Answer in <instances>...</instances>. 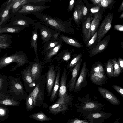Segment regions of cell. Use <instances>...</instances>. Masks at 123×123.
I'll return each instance as SVG.
<instances>
[{
  "label": "cell",
  "instance_id": "obj_1",
  "mask_svg": "<svg viewBox=\"0 0 123 123\" xmlns=\"http://www.w3.org/2000/svg\"><path fill=\"white\" fill-rule=\"evenodd\" d=\"M43 24L57 31L64 33H70L72 31L71 25L68 23L60 20L56 18L44 14L42 12H37L32 13Z\"/></svg>",
  "mask_w": 123,
  "mask_h": 123
},
{
  "label": "cell",
  "instance_id": "obj_2",
  "mask_svg": "<svg viewBox=\"0 0 123 123\" xmlns=\"http://www.w3.org/2000/svg\"><path fill=\"white\" fill-rule=\"evenodd\" d=\"M28 60L25 55L18 52L9 56L2 58L0 60V68L1 69L11 63L16 62L17 67L21 66L27 63Z\"/></svg>",
  "mask_w": 123,
  "mask_h": 123
},
{
  "label": "cell",
  "instance_id": "obj_3",
  "mask_svg": "<svg viewBox=\"0 0 123 123\" xmlns=\"http://www.w3.org/2000/svg\"><path fill=\"white\" fill-rule=\"evenodd\" d=\"M113 13L109 11L100 25L97 33V42H99L112 27Z\"/></svg>",
  "mask_w": 123,
  "mask_h": 123
},
{
  "label": "cell",
  "instance_id": "obj_4",
  "mask_svg": "<svg viewBox=\"0 0 123 123\" xmlns=\"http://www.w3.org/2000/svg\"><path fill=\"white\" fill-rule=\"evenodd\" d=\"M70 94H67L62 98H59L54 104L49 107L50 112L54 114H56L65 110L67 108V104L72 99Z\"/></svg>",
  "mask_w": 123,
  "mask_h": 123
},
{
  "label": "cell",
  "instance_id": "obj_5",
  "mask_svg": "<svg viewBox=\"0 0 123 123\" xmlns=\"http://www.w3.org/2000/svg\"><path fill=\"white\" fill-rule=\"evenodd\" d=\"M34 28L38 29L40 32L42 42L41 44H45L52 39L55 33L54 31L40 22H36L32 25Z\"/></svg>",
  "mask_w": 123,
  "mask_h": 123
},
{
  "label": "cell",
  "instance_id": "obj_6",
  "mask_svg": "<svg viewBox=\"0 0 123 123\" xmlns=\"http://www.w3.org/2000/svg\"><path fill=\"white\" fill-rule=\"evenodd\" d=\"M36 20L25 16L18 14L12 16L8 25L12 26H22L25 27L33 25Z\"/></svg>",
  "mask_w": 123,
  "mask_h": 123
},
{
  "label": "cell",
  "instance_id": "obj_7",
  "mask_svg": "<svg viewBox=\"0 0 123 123\" xmlns=\"http://www.w3.org/2000/svg\"><path fill=\"white\" fill-rule=\"evenodd\" d=\"M88 71L86 62H85L83 63L80 75L76 81L73 91L74 93L79 92L86 85L87 81L86 78Z\"/></svg>",
  "mask_w": 123,
  "mask_h": 123
},
{
  "label": "cell",
  "instance_id": "obj_8",
  "mask_svg": "<svg viewBox=\"0 0 123 123\" xmlns=\"http://www.w3.org/2000/svg\"><path fill=\"white\" fill-rule=\"evenodd\" d=\"M49 7V6H36L28 4L23 5L17 13L18 14L25 15L34 12H42Z\"/></svg>",
  "mask_w": 123,
  "mask_h": 123
},
{
  "label": "cell",
  "instance_id": "obj_9",
  "mask_svg": "<svg viewBox=\"0 0 123 123\" xmlns=\"http://www.w3.org/2000/svg\"><path fill=\"white\" fill-rule=\"evenodd\" d=\"M56 74L54 65L50 66L46 75V87L48 95L51 93L54 86Z\"/></svg>",
  "mask_w": 123,
  "mask_h": 123
},
{
  "label": "cell",
  "instance_id": "obj_10",
  "mask_svg": "<svg viewBox=\"0 0 123 123\" xmlns=\"http://www.w3.org/2000/svg\"><path fill=\"white\" fill-rule=\"evenodd\" d=\"M111 37V35H108L98 43L90 52L89 56H94L104 50L108 46Z\"/></svg>",
  "mask_w": 123,
  "mask_h": 123
},
{
  "label": "cell",
  "instance_id": "obj_11",
  "mask_svg": "<svg viewBox=\"0 0 123 123\" xmlns=\"http://www.w3.org/2000/svg\"><path fill=\"white\" fill-rule=\"evenodd\" d=\"M98 88L102 97L111 104L115 106L120 105V100L110 91L102 87H98Z\"/></svg>",
  "mask_w": 123,
  "mask_h": 123
},
{
  "label": "cell",
  "instance_id": "obj_12",
  "mask_svg": "<svg viewBox=\"0 0 123 123\" xmlns=\"http://www.w3.org/2000/svg\"><path fill=\"white\" fill-rule=\"evenodd\" d=\"M89 76L91 82L96 85L102 86L107 82L105 73L90 71Z\"/></svg>",
  "mask_w": 123,
  "mask_h": 123
},
{
  "label": "cell",
  "instance_id": "obj_13",
  "mask_svg": "<svg viewBox=\"0 0 123 123\" xmlns=\"http://www.w3.org/2000/svg\"><path fill=\"white\" fill-rule=\"evenodd\" d=\"M111 115L110 113L100 112L88 114L86 117L90 122L95 123V121H98V123H101L108 119Z\"/></svg>",
  "mask_w": 123,
  "mask_h": 123
},
{
  "label": "cell",
  "instance_id": "obj_14",
  "mask_svg": "<svg viewBox=\"0 0 123 123\" xmlns=\"http://www.w3.org/2000/svg\"><path fill=\"white\" fill-rule=\"evenodd\" d=\"M82 61L81 58L71 71L72 72L71 77L67 86V87L70 92L73 91L74 90Z\"/></svg>",
  "mask_w": 123,
  "mask_h": 123
},
{
  "label": "cell",
  "instance_id": "obj_15",
  "mask_svg": "<svg viewBox=\"0 0 123 123\" xmlns=\"http://www.w3.org/2000/svg\"><path fill=\"white\" fill-rule=\"evenodd\" d=\"M103 10H102L94 14L93 18L91 25L90 37V38L93 36L98 27L101 21L103 13Z\"/></svg>",
  "mask_w": 123,
  "mask_h": 123
},
{
  "label": "cell",
  "instance_id": "obj_16",
  "mask_svg": "<svg viewBox=\"0 0 123 123\" xmlns=\"http://www.w3.org/2000/svg\"><path fill=\"white\" fill-rule=\"evenodd\" d=\"M68 74L66 68H64L60 83L59 98L63 97L67 94L66 93V81Z\"/></svg>",
  "mask_w": 123,
  "mask_h": 123
},
{
  "label": "cell",
  "instance_id": "obj_17",
  "mask_svg": "<svg viewBox=\"0 0 123 123\" xmlns=\"http://www.w3.org/2000/svg\"><path fill=\"white\" fill-rule=\"evenodd\" d=\"M91 17L90 15L83 23L82 27V32L84 41L88 43L90 39V31L91 25Z\"/></svg>",
  "mask_w": 123,
  "mask_h": 123
},
{
  "label": "cell",
  "instance_id": "obj_18",
  "mask_svg": "<svg viewBox=\"0 0 123 123\" xmlns=\"http://www.w3.org/2000/svg\"><path fill=\"white\" fill-rule=\"evenodd\" d=\"M104 106V105L98 102L87 101L84 103L82 109L86 111L97 110L99 111Z\"/></svg>",
  "mask_w": 123,
  "mask_h": 123
},
{
  "label": "cell",
  "instance_id": "obj_19",
  "mask_svg": "<svg viewBox=\"0 0 123 123\" xmlns=\"http://www.w3.org/2000/svg\"><path fill=\"white\" fill-rule=\"evenodd\" d=\"M56 70L57 72L56 79L50 96V99L51 101H54L56 98L58 94V89L59 88L60 68L58 67Z\"/></svg>",
  "mask_w": 123,
  "mask_h": 123
},
{
  "label": "cell",
  "instance_id": "obj_20",
  "mask_svg": "<svg viewBox=\"0 0 123 123\" xmlns=\"http://www.w3.org/2000/svg\"><path fill=\"white\" fill-rule=\"evenodd\" d=\"M13 3V0H11V2L7 5L0 13V26L6 22L9 17V14L10 10Z\"/></svg>",
  "mask_w": 123,
  "mask_h": 123
},
{
  "label": "cell",
  "instance_id": "obj_21",
  "mask_svg": "<svg viewBox=\"0 0 123 123\" xmlns=\"http://www.w3.org/2000/svg\"><path fill=\"white\" fill-rule=\"evenodd\" d=\"M25 27L22 26H9L2 27L0 26V34L4 33H18L23 29Z\"/></svg>",
  "mask_w": 123,
  "mask_h": 123
},
{
  "label": "cell",
  "instance_id": "obj_22",
  "mask_svg": "<svg viewBox=\"0 0 123 123\" xmlns=\"http://www.w3.org/2000/svg\"><path fill=\"white\" fill-rule=\"evenodd\" d=\"M41 66L38 63L36 62L31 68V71L34 82L38 80L40 76Z\"/></svg>",
  "mask_w": 123,
  "mask_h": 123
},
{
  "label": "cell",
  "instance_id": "obj_23",
  "mask_svg": "<svg viewBox=\"0 0 123 123\" xmlns=\"http://www.w3.org/2000/svg\"><path fill=\"white\" fill-rule=\"evenodd\" d=\"M27 0H13L11 9L13 13H16L23 5L28 4Z\"/></svg>",
  "mask_w": 123,
  "mask_h": 123
},
{
  "label": "cell",
  "instance_id": "obj_24",
  "mask_svg": "<svg viewBox=\"0 0 123 123\" xmlns=\"http://www.w3.org/2000/svg\"><path fill=\"white\" fill-rule=\"evenodd\" d=\"M83 6L79 4L75 8L73 12V17L75 22L79 24L83 15Z\"/></svg>",
  "mask_w": 123,
  "mask_h": 123
},
{
  "label": "cell",
  "instance_id": "obj_25",
  "mask_svg": "<svg viewBox=\"0 0 123 123\" xmlns=\"http://www.w3.org/2000/svg\"><path fill=\"white\" fill-rule=\"evenodd\" d=\"M39 86V84H37L32 92L34 106L35 105L37 100H42L43 99V94Z\"/></svg>",
  "mask_w": 123,
  "mask_h": 123
},
{
  "label": "cell",
  "instance_id": "obj_26",
  "mask_svg": "<svg viewBox=\"0 0 123 123\" xmlns=\"http://www.w3.org/2000/svg\"><path fill=\"white\" fill-rule=\"evenodd\" d=\"M32 31L31 45L32 48H33L36 55V58H37V39L38 34L37 32V29L34 28Z\"/></svg>",
  "mask_w": 123,
  "mask_h": 123
},
{
  "label": "cell",
  "instance_id": "obj_27",
  "mask_svg": "<svg viewBox=\"0 0 123 123\" xmlns=\"http://www.w3.org/2000/svg\"><path fill=\"white\" fill-rule=\"evenodd\" d=\"M71 56V53L70 52L65 50L58 54L55 59L57 61L67 62L70 59Z\"/></svg>",
  "mask_w": 123,
  "mask_h": 123
},
{
  "label": "cell",
  "instance_id": "obj_28",
  "mask_svg": "<svg viewBox=\"0 0 123 123\" xmlns=\"http://www.w3.org/2000/svg\"><path fill=\"white\" fill-rule=\"evenodd\" d=\"M60 37L67 44L77 48L83 47V45L81 44L73 39L63 35H61Z\"/></svg>",
  "mask_w": 123,
  "mask_h": 123
},
{
  "label": "cell",
  "instance_id": "obj_29",
  "mask_svg": "<svg viewBox=\"0 0 123 123\" xmlns=\"http://www.w3.org/2000/svg\"><path fill=\"white\" fill-rule=\"evenodd\" d=\"M115 3L114 0H101L98 6L101 7L103 11H105V10L107 9L111 10Z\"/></svg>",
  "mask_w": 123,
  "mask_h": 123
},
{
  "label": "cell",
  "instance_id": "obj_30",
  "mask_svg": "<svg viewBox=\"0 0 123 123\" xmlns=\"http://www.w3.org/2000/svg\"><path fill=\"white\" fill-rule=\"evenodd\" d=\"M30 117L34 119L40 121H49L52 119L51 118L48 117L42 112L34 113L30 115Z\"/></svg>",
  "mask_w": 123,
  "mask_h": 123
},
{
  "label": "cell",
  "instance_id": "obj_31",
  "mask_svg": "<svg viewBox=\"0 0 123 123\" xmlns=\"http://www.w3.org/2000/svg\"><path fill=\"white\" fill-rule=\"evenodd\" d=\"M61 46V44H58L47 52L45 54L46 60L48 61H50L54 55L57 53Z\"/></svg>",
  "mask_w": 123,
  "mask_h": 123
},
{
  "label": "cell",
  "instance_id": "obj_32",
  "mask_svg": "<svg viewBox=\"0 0 123 123\" xmlns=\"http://www.w3.org/2000/svg\"><path fill=\"white\" fill-rule=\"evenodd\" d=\"M111 59L113 62V77H117L121 73L122 70L120 67L119 62L117 58H115Z\"/></svg>",
  "mask_w": 123,
  "mask_h": 123
},
{
  "label": "cell",
  "instance_id": "obj_33",
  "mask_svg": "<svg viewBox=\"0 0 123 123\" xmlns=\"http://www.w3.org/2000/svg\"><path fill=\"white\" fill-rule=\"evenodd\" d=\"M82 55L79 53L76 55L73 56L72 60L68 65L67 68L71 71L73 68L75 66L79 61L80 59L82 58Z\"/></svg>",
  "mask_w": 123,
  "mask_h": 123
},
{
  "label": "cell",
  "instance_id": "obj_34",
  "mask_svg": "<svg viewBox=\"0 0 123 123\" xmlns=\"http://www.w3.org/2000/svg\"><path fill=\"white\" fill-rule=\"evenodd\" d=\"M23 73V80L26 83L31 84L34 82L31 73L30 67L24 71Z\"/></svg>",
  "mask_w": 123,
  "mask_h": 123
},
{
  "label": "cell",
  "instance_id": "obj_35",
  "mask_svg": "<svg viewBox=\"0 0 123 123\" xmlns=\"http://www.w3.org/2000/svg\"><path fill=\"white\" fill-rule=\"evenodd\" d=\"M106 69L107 76L110 78L113 77V65L111 59H109L107 61L106 65Z\"/></svg>",
  "mask_w": 123,
  "mask_h": 123
},
{
  "label": "cell",
  "instance_id": "obj_36",
  "mask_svg": "<svg viewBox=\"0 0 123 123\" xmlns=\"http://www.w3.org/2000/svg\"><path fill=\"white\" fill-rule=\"evenodd\" d=\"M53 39L46 42L44 44L43 53L45 54L51 49L58 45L59 42L57 41H53Z\"/></svg>",
  "mask_w": 123,
  "mask_h": 123
},
{
  "label": "cell",
  "instance_id": "obj_37",
  "mask_svg": "<svg viewBox=\"0 0 123 123\" xmlns=\"http://www.w3.org/2000/svg\"><path fill=\"white\" fill-rule=\"evenodd\" d=\"M90 71L105 73L102 63L99 62H96L92 65Z\"/></svg>",
  "mask_w": 123,
  "mask_h": 123
},
{
  "label": "cell",
  "instance_id": "obj_38",
  "mask_svg": "<svg viewBox=\"0 0 123 123\" xmlns=\"http://www.w3.org/2000/svg\"><path fill=\"white\" fill-rule=\"evenodd\" d=\"M26 109L28 111L32 109L34 106L32 92H31L26 98Z\"/></svg>",
  "mask_w": 123,
  "mask_h": 123
},
{
  "label": "cell",
  "instance_id": "obj_39",
  "mask_svg": "<svg viewBox=\"0 0 123 123\" xmlns=\"http://www.w3.org/2000/svg\"><path fill=\"white\" fill-rule=\"evenodd\" d=\"M12 89L14 92L21 93L23 92V88L21 83L19 82H15L11 86Z\"/></svg>",
  "mask_w": 123,
  "mask_h": 123
},
{
  "label": "cell",
  "instance_id": "obj_40",
  "mask_svg": "<svg viewBox=\"0 0 123 123\" xmlns=\"http://www.w3.org/2000/svg\"><path fill=\"white\" fill-rule=\"evenodd\" d=\"M0 103L2 104L11 106L17 105L18 104L17 102L13 99L9 98H6L0 100Z\"/></svg>",
  "mask_w": 123,
  "mask_h": 123
},
{
  "label": "cell",
  "instance_id": "obj_41",
  "mask_svg": "<svg viewBox=\"0 0 123 123\" xmlns=\"http://www.w3.org/2000/svg\"><path fill=\"white\" fill-rule=\"evenodd\" d=\"M112 86L123 98V88L118 85H112Z\"/></svg>",
  "mask_w": 123,
  "mask_h": 123
},
{
  "label": "cell",
  "instance_id": "obj_42",
  "mask_svg": "<svg viewBox=\"0 0 123 123\" xmlns=\"http://www.w3.org/2000/svg\"><path fill=\"white\" fill-rule=\"evenodd\" d=\"M98 32L96 31L91 38L89 40L87 44V47H89L93 44L97 38Z\"/></svg>",
  "mask_w": 123,
  "mask_h": 123
},
{
  "label": "cell",
  "instance_id": "obj_43",
  "mask_svg": "<svg viewBox=\"0 0 123 123\" xmlns=\"http://www.w3.org/2000/svg\"><path fill=\"white\" fill-rule=\"evenodd\" d=\"M8 41L0 42V49H5L9 47L11 44Z\"/></svg>",
  "mask_w": 123,
  "mask_h": 123
},
{
  "label": "cell",
  "instance_id": "obj_44",
  "mask_svg": "<svg viewBox=\"0 0 123 123\" xmlns=\"http://www.w3.org/2000/svg\"><path fill=\"white\" fill-rule=\"evenodd\" d=\"M87 121L86 119L80 120L76 118H75L74 119L69 120L67 123H81L83 122Z\"/></svg>",
  "mask_w": 123,
  "mask_h": 123
},
{
  "label": "cell",
  "instance_id": "obj_45",
  "mask_svg": "<svg viewBox=\"0 0 123 123\" xmlns=\"http://www.w3.org/2000/svg\"><path fill=\"white\" fill-rule=\"evenodd\" d=\"M75 1L74 0H71L70 1L68 7V12L72 10L75 4Z\"/></svg>",
  "mask_w": 123,
  "mask_h": 123
},
{
  "label": "cell",
  "instance_id": "obj_46",
  "mask_svg": "<svg viewBox=\"0 0 123 123\" xmlns=\"http://www.w3.org/2000/svg\"><path fill=\"white\" fill-rule=\"evenodd\" d=\"M102 8L101 7L98 6L92 8L91 10L92 13H95L100 11V10Z\"/></svg>",
  "mask_w": 123,
  "mask_h": 123
},
{
  "label": "cell",
  "instance_id": "obj_47",
  "mask_svg": "<svg viewBox=\"0 0 123 123\" xmlns=\"http://www.w3.org/2000/svg\"><path fill=\"white\" fill-rule=\"evenodd\" d=\"M114 28L115 30L123 32V25H122L120 24L115 25L114 26Z\"/></svg>",
  "mask_w": 123,
  "mask_h": 123
},
{
  "label": "cell",
  "instance_id": "obj_48",
  "mask_svg": "<svg viewBox=\"0 0 123 123\" xmlns=\"http://www.w3.org/2000/svg\"><path fill=\"white\" fill-rule=\"evenodd\" d=\"M6 34L1 35L0 36V42L8 41L9 37Z\"/></svg>",
  "mask_w": 123,
  "mask_h": 123
},
{
  "label": "cell",
  "instance_id": "obj_49",
  "mask_svg": "<svg viewBox=\"0 0 123 123\" xmlns=\"http://www.w3.org/2000/svg\"><path fill=\"white\" fill-rule=\"evenodd\" d=\"M6 110L2 107H0V116H3L6 114Z\"/></svg>",
  "mask_w": 123,
  "mask_h": 123
},
{
  "label": "cell",
  "instance_id": "obj_50",
  "mask_svg": "<svg viewBox=\"0 0 123 123\" xmlns=\"http://www.w3.org/2000/svg\"><path fill=\"white\" fill-rule=\"evenodd\" d=\"M117 59L119 62V63L122 69L123 70V59L120 57H117Z\"/></svg>",
  "mask_w": 123,
  "mask_h": 123
},
{
  "label": "cell",
  "instance_id": "obj_51",
  "mask_svg": "<svg viewBox=\"0 0 123 123\" xmlns=\"http://www.w3.org/2000/svg\"><path fill=\"white\" fill-rule=\"evenodd\" d=\"M101 0H91L90 1L92 2L93 4L98 6L100 4Z\"/></svg>",
  "mask_w": 123,
  "mask_h": 123
},
{
  "label": "cell",
  "instance_id": "obj_52",
  "mask_svg": "<svg viewBox=\"0 0 123 123\" xmlns=\"http://www.w3.org/2000/svg\"><path fill=\"white\" fill-rule=\"evenodd\" d=\"M87 12V9L86 7L85 6H83V15H86Z\"/></svg>",
  "mask_w": 123,
  "mask_h": 123
},
{
  "label": "cell",
  "instance_id": "obj_53",
  "mask_svg": "<svg viewBox=\"0 0 123 123\" xmlns=\"http://www.w3.org/2000/svg\"><path fill=\"white\" fill-rule=\"evenodd\" d=\"M118 12H123V0L121 3L118 10Z\"/></svg>",
  "mask_w": 123,
  "mask_h": 123
},
{
  "label": "cell",
  "instance_id": "obj_54",
  "mask_svg": "<svg viewBox=\"0 0 123 123\" xmlns=\"http://www.w3.org/2000/svg\"><path fill=\"white\" fill-rule=\"evenodd\" d=\"M59 34V33H55L53 36V38L54 39H56Z\"/></svg>",
  "mask_w": 123,
  "mask_h": 123
},
{
  "label": "cell",
  "instance_id": "obj_55",
  "mask_svg": "<svg viewBox=\"0 0 123 123\" xmlns=\"http://www.w3.org/2000/svg\"><path fill=\"white\" fill-rule=\"evenodd\" d=\"M3 80L2 78H0V89L2 88V86Z\"/></svg>",
  "mask_w": 123,
  "mask_h": 123
},
{
  "label": "cell",
  "instance_id": "obj_56",
  "mask_svg": "<svg viewBox=\"0 0 123 123\" xmlns=\"http://www.w3.org/2000/svg\"><path fill=\"white\" fill-rule=\"evenodd\" d=\"M119 118L117 119L114 122L112 123H119Z\"/></svg>",
  "mask_w": 123,
  "mask_h": 123
},
{
  "label": "cell",
  "instance_id": "obj_57",
  "mask_svg": "<svg viewBox=\"0 0 123 123\" xmlns=\"http://www.w3.org/2000/svg\"><path fill=\"white\" fill-rule=\"evenodd\" d=\"M119 18V19H123V12L120 16Z\"/></svg>",
  "mask_w": 123,
  "mask_h": 123
},
{
  "label": "cell",
  "instance_id": "obj_58",
  "mask_svg": "<svg viewBox=\"0 0 123 123\" xmlns=\"http://www.w3.org/2000/svg\"><path fill=\"white\" fill-rule=\"evenodd\" d=\"M120 45L122 48L123 50V42H121L120 43Z\"/></svg>",
  "mask_w": 123,
  "mask_h": 123
},
{
  "label": "cell",
  "instance_id": "obj_59",
  "mask_svg": "<svg viewBox=\"0 0 123 123\" xmlns=\"http://www.w3.org/2000/svg\"><path fill=\"white\" fill-rule=\"evenodd\" d=\"M81 123H94L93 122H88L87 121H84V122H83Z\"/></svg>",
  "mask_w": 123,
  "mask_h": 123
},
{
  "label": "cell",
  "instance_id": "obj_60",
  "mask_svg": "<svg viewBox=\"0 0 123 123\" xmlns=\"http://www.w3.org/2000/svg\"></svg>",
  "mask_w": 123,
  "mask_h": 123
}]
</instances>
